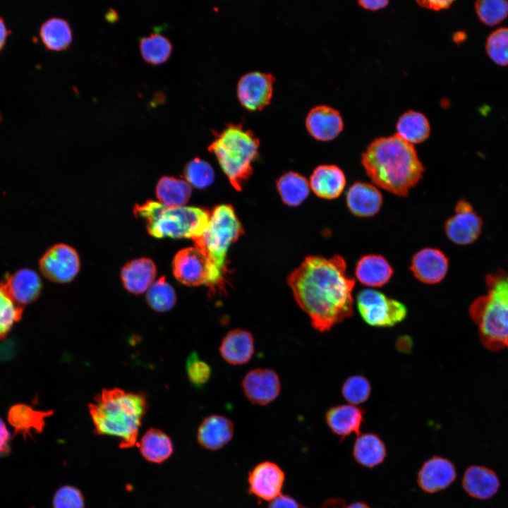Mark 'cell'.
I'll list each match as a JSON object with an SVG mask.
<instances>
[{"label":"cell","mask_w":508,"mask_h":508,"mask_svg":"<svg viewBox=\"0 0 508 508\" xmlns=\"http://www.w3.org/2000/svg\"><path fill=\"white\" fill-rule=\"evenodd\" d=\"M243 233L242 224L234 207L224 204L214 208L204 232L193 241L195 248L204 253L219 269L225 272L228 250Z\"/></svg>","instance_id":"7"},{"label":"cell","mask_w":508,"mask_h":508,"mask_svg":"<svg viewBox=\"0 0 508 508\" xmlns=\"http://www.w3.org/2000/svg\"><path fill=\"white\" fill-rule=\"evenodd\" d=\"M40 35L45 47L54 51L66 49L73 39L69 23L59 17L50 18L43 23Z\"/></svg>","instance_id":"31"},{"label":"cell","mask_w":508,"mask_h":508,"mask_svg":"<svg viewBox=\"0 0 508 508\" xmlns=\"http://www.w3.org/2000/svg\"><path fill=\"white\" fill-rule=\"evenodd\" d=\"M355 274L363 284L379 287L386 284L393 274V269L389 262L380 255H366L356 263Z\"/></svg>","instance_id":"27"},{"label":"cell","mask_w":508,"mask_h":508,"mask_svg":"<svg viewBox=\"0 0 508 508\" xmlns=\"http://www.w3.org/2000/svg\"><path fill=\"white\" fill-rule=\"evenodd\" d=\"M146 409L143 395L119 388L103 389L89 405L95 433L119 437L123 449L136 444Z\"/></svg>","instance_id":"3"},{"label":"cell","mask_w":508,"mask_h":508,"mask_svg":"<svg viewBox=\"0 0 508 508\" xmlns=\"http://www.w3.org/2000/svg\"><path fill=\"white\" fill-rule=\"evenodd\" d=\"M449 260L439 249L425 248L413 256L410 270L420 282L434 284L440 282L446 276Z\"/></svg>","instance_id":"16"},{"label":"cell","mask_w":508,"mask_h":508,"mask_svg":"<svg viewBox=\"0 0 508 508\" xmlns=\"http://www.w3.org/2000/svg\"><path fill=\"white\" fill-rule=\"evenodd\" d=\"M156 272L154 262L150 258H142L126 264L121 270V279L128 292L140 294L152 284Z\"/></svg>","instance_id":"23"},{"label":"cell","mask_w":508,"mask_h":508,"mask_svg":"<svg viewBox=\"0 0 508 508\" xmlns=\"http://www.w3.org/2000/svg\"><path fill=\"white\" fill-rule=\"evenodd\" d=\"M208 147L231 186L241 190L253 172L252 163L258 155L259 139L242 123H229L222 131L214 132Z\"/></svg>","instance_id":"5"},{"label":"cell","mask_w":508,"mask_h":508,"mask_svg":"<svg viewBox=\"0 0 508 508\" xmlns=\"http://www.w3.org/2000/svg\"><path fill=\"white\" fill-rule=\"evenodd\" d=\"M23 308L17 305L0 285V339H4L22 317Z\"/></svg>","instance_id":"37"},{"label":"cell","mask_w":508,"mask_h":508,"mask_svg":"<svg viewBox=\"0 0 508 508\" xmlns=\"http://www.w3.org/2000/svg\"><path fill=\"white\" fill-rule=\"evenodd\" d=\"M284 478V473L276 464L260 463L249 474V491L261 500L272 501L281 495Z\"/></svg>","instance_id":"15"},{"label":"cell","mask_w":508,"mask_h":508,"mask_svg":"<svg viewBox=\"0 0 508 508\" xmlns=\"http://www.w3.org/2000/svg\"><path fill=\"white\" fill-rule=\"evenodd\" d=\"M475 9L480 20L485 25H495L508 16V1L483 0L475 3Z\"/></svg>","instance_id":"38"},{"label":"cell","mask_w":508,"mask_h":508,"mask_svg":"<svg viewBox=\"0 0 508 508\" xmlns=\"http://www.w3.org/2000/svg\"><path fill=\"white\" fill-rule=\"evenodd\" d=\"M306 126L313 138L321 141H328L340 133L344 123L338 111L329 106L318 105L308 112Z\"/></svg>","instance_id":"18"},{"label":"cell","mask_w":508,"mask_h":508,"mask_svg":"<svg viewBox=\"0 0 508 508\" xmlns=\"http://www.w3.org/2000/svg\"><path fill=\"white\" fill-rule=\"evenodd\" d=\"M397 135L405 141L413 144L426 140L430 128L427 118L421 113L408 111L402 114L397 123Z\"/></svg>","instance_id":"32"},{"label":"cell","mask_w":508,"mask_h":508,"mask_svg":"<svg viewBox=\"0 0 508 508\" xmlns=\"http://www.w3.org/2000/svg\"><path fill=\"white\" fill-rule=\"evenodd\" d=\"M361 162L375 185L402 197L419 182L424 171L413 145L397 134L373 140L362 154Z\"/></svg>","instance_id":"2"},{"label":"cell","mask_w":508,"mask_h":508,"mask_svg":"<svg viewBox=\"0 0 508 508\" xmlns=\"http://www.w3.org/2000/svg\"><path fill=\"white\" fill-rule=\"evenodd\" d=\"M456 476V468L451 461L434 456L424 462L418 471L417 481L422 490L434 493L450 485Z\"/></svg>","instance_id":"17"},{"label":"cell","mask_w":508,"mask_h":508,"mask_svg":"<svg viewBox=\"0 0 508 508\" xmlns=\"http://www.w3.org/2000/svg\"><path fill=\"white\" fill-rule=\"evenodd\" d=\"M486 52L490 58L500 66L508 65V28L494 30L488 37Z\"/></svg>","instance_id":"39"},{"label":"cell","mask_w":508,"mask_h":508,"mask_svg":"<svg viewBox=\"0 0 508 508\" xmlns=\"http://www.w3.org/2000/svg\"><path fill=\"white\" fill-rule=\"evenodd\" d=\"M234 423L221 415H211L200 425L197 438L199 444L209 450H217L226 445L233 437Z\"/></svg>","instance_id":"21"},{"label":"cell","mask_w":508,"mask_h":508,"mask_svg":"<svg viewBox=\"0 0 508 508\" xmlns=\"http://www.w3.org/2000/svg\"><path fill=\"white\" fill-rule=\"evenodd\" d=\"M172 270L175 278L188 286L205 284L215 291L224 284L225 272L195 247L179 250L174 258Z\"/></svg>","instance_id":"8"},{"label":"cell","mask_w":508,"mask_h":508,"mask_svg":"<svg viewBox=\"0 0 508 508\" xmlns=\"http://www.w3.org/2000/svg\"><path fill=\"white\" fill-rule=\"evenodd\" d=\"M134 214L146 220L148 233L155 238L192 240L202 234L210 216L203 208L186 205L167 207L154 200L135 205Z\"/></svg>","instance_id":"6"},{"label":"cell","mask_w":508,"mask_h":508,"mask_svg":"<svg viewBox=\"0 0 508 508\" xmlns=\"http://www.w3.org/2000/svg\"><path fill=\"white\" fill-rule=\"evenodd\" d=\"M386 455L385 445L378 435L370 433L358 435L353 447V456L358 464L373 468L382 463Z\"/></svg>","instance_id":"28"},{"label":"cell","mask_w":508,"mask_h":508,"mask_svg":"<svg viewBox=\"0 0 508 508\" xmlns=\"http://www.w3.org/2000/svg\"><path fill=\"white\" fill-rule=\"evenodd\" d=\"M346 200L350 212L361 217L376 214L382 204V195L380 190L373 185L360 181L350 186Z\"/></svg>","instance_id":"19"},{"label":"cell","mask_w":508,"mask_h":508,"mask_svg":"<svg viewBox=\"0 0 508 508\" xmlns=\"http://www.w3.org/2000/svg\"><path fill=\"white\" fill-rule=\"evenodd\" d=\"M417 3L425 8L439 11L450 6L453 1H418Z\"/></svg>","instance_id":"45"},{"label":"cell","mask_w":508,"mask_h":508,"mask_svg":"<svg viewBox=\"0 0 508 508\" xmlns=\"http://www.w3.org/2000/svg\"><path fill=\"white\" fill-rule=\"evenodd\" d=\"M143 456L152 463H162L173 452V445L169 437L163 431L150 428L143 435L140 443Z\"/></svg>","instance_id":"29"},{"label":"cell","mask_w":508,"mask_h":508,"mask_svg":"<svg viewBox=\"0 0 508 508\" xmlns=\"http://www.w3.org/2000/svg\"><path fill=\"white\" fill-rule=\"evenodd\" d=\"M346 508H371L366 503L363 502H356L350 504Z\"/></svg>","instance_id":"48"},{"label":"cell","mask_w":508,"mask_h":508,"mask_svg":"<svg viewBox=\"0 0 508 508\" xmlns=\"http://www.w3.org/2000/svg\"><path fill=\"white\" fill-rule=\"evenodd\" d=\"M346 183L343 171L332 164L318 167L310 179V186L314 193L327 200L338 198L343 192Z\"/></svg>","instance_id":"24"},{"label":"cell","mask_w":508,"mask_h":508,"mask_svg":"<svg viewBox=\"0 0 508 508\" xmlns=\"http://www.w3.org/2000/svg\"><path fill=\"white\" fill-rule=\"evenodd\" d=\"M186 374L190 382L200 387L209 380L212 370L209 364L201 360L196 352H192L186 361Z\"/></svg>","instance_id":"41"},{"label":"cell","mask_w":508,"mask_h":508,"mask_svg":"<svg viewBox=\"0 0 508 508\" xmlns=\"http://www.w3.org/2000/svg\"><path fill=\"white\" fill-rule=\"evenodd\" d=\"M139 47L143 59L155 65L166 61L172 52L169 39L159 32L141 37Z\"/></svg>","instance_id":"34"},{"label":"cell","mask_w":508,"mask_h":508,"mask_svg":"<svg viewBox=\"0 0 508 508\" xmlns=\"http://www.w3.org/2000/svg\"><path fill=\"white\" fill-rule=\"evenodd\" d=\"M371 387L369 381L362 375H353L344 382L341 392L350 404L356 405L365 402L370 397Z\"/></svg>","instance_id":"40"},{"label":"cell","mask_w":508,"mask_h":508,"mask_svg":"<svg viewBox=\"0 0 508 508\" xmlns=\"http://www.w3.org/2000/svg\"><path fill=\"white\" fill-rule=\"evenodd\" d=\"M483 227L481 218L472 205L464 200H459L455 213L445 222L448 238L457 245H468L479 237Z\"/></svg>","instance_id":"12"},{"label":"cell","mask_w":508,"mask_h":508,"mask_svg":"<svg viewBox=\"0 0 508 508\" xmlns=\"http://www.w3.org/2000/svg\"><path fill=\"white\" fill-rule=\"evenodd\" d=\"M274 76L270 73L251 71L243 75L237 84V97L248 110H260L272 99Z\"/></svg>","instance_id":"11"},{"label":"cell","mask_w":508,"mask_h":508,"mask_svg":"<svg viewBox=\"0 0 508 508\" xmlns=\"http://www.w3.org/2000/svg\"><path fill=\"white\" fill-rule=\"evenodd\" d=\"M255 351L254 338L252 334L243 329L230 330L223 338L219 353L223 359L231 365L248 363Z\"/></svg>","instance_id":"20"},{"label":"cell","mask_w":508,"mask_h":508,"mask_svg":"<svg viewBox=\"0 0 508 508\" xmlns=\"http://www.w3.org/2000/svg\"><path fill=\"white\" fill-rule=\"evenodd\" d=\"M11 434L5 423L0 418V456L6 455L10 452L9 442Z\"/></svg>","instance_id":"44"},{"label":"cell","mask_w":508,"mask_h":508,"mask_svg":"<svg viewBox=\"0 0 508 508\" xmlns=\"http://www.w3.org/2000/svg\"><path fill=\"white\" fill-rule=\"evenodd\" d=\"M277 188L282 201L290 206L300 205L309 194V184L306 179L291 171L278 179Z\"/></svg>","instance_id":"33"},{"label":"cell","mask_w":508,"mask_h":508,"mask_svg":"<svg viewBox=\"0 0 508 508\" xmlns=\"http://www.w3.org/2000/svg\"><path fill=\"white\" fill-rule=\"evenodd\" d=\"M358 310L369 325L377 327H392L406 316V307L400 301L389 298L382 292L366 289L356 298Z\"/></svg>","instance_id":"9"},{"label":"cell","mask_w":508,"mask_h":508,"mask_svg":"<svg viewBox=\"0 0 508 508\" xmlns=\"http://www.w3.org/2000/svg\"><path fill=\"white\" fill-rule=\"evenodd\" d=\"M485 284L486 294L471 303L468 313L483 346L498 351L508 349V271L490 273Z\"/></svg>","instance_id":"4"},{"label":"cell","mask_w":508,"mask_h":508,"mask_svg":"<svg viewBox=\"0 0 508 508\" xmlns=\"http://www.w3.org/2000/svg\"><path fill=\"white\" fill-rule=\"evenodd\" d=\"M388 3L389 2L387 0H375V1L360 0V1H358V4L360 6H361L362 7H363L365 9H368L370 11H376V10L385 7Z\"/></svg>","instance_id":"46"},{"label":"cell","mask_w":508,"mask_h":508,"mask_svg":"<svg viewBox=\"0 0 508 508\" xmlns=\"http://www.w3.org/2000/svg\"><path fill=\"white\" fill-rule=\"evenodd\" d=\"M462 486L471 497L486 500L497 492L500 480L492 470L483 466L473 465L466 470L462 478Z\"/></svg>","instance_id":"25"},{"label":"cell","mask_w":508,"mask_h":508,"mask_svg":"<svg viewBox=\"0 0 508 508\" xmlns=\"http://www.w3.org/2000/svg\"><path fill=\"white\" fill-rule=\"evenodd\" d=\"M0 285L13 301L22 308L36 300L42 288L39 274L29 268L7 274Z\"/></svg>","instance_id":"14"},{"label":"cell","mask_w":508,"mask_h":508,"mask_svg":"<svg viewBox=\"0 0 508 508\" xmlns=\"http://www.w3.org/2000/svg\"><path fill=\"white\" fill-rule=\"evenodd\" d=\"M184 177L190 186L198 188H205L213 182L214 172L208 162L195 157L186 165Z\"/></svg>","instance_id":"36"},{"label":"cell","mask_w":508,"mask_h":508,"mask_svg":"<svg viewBox=\"0 0 508 508\" xmlns=\"http://www.w3.org/2000/svg\"><path fill=\"white\" fill-rule=\"evenodd\" d=\"M190 185L183 180L171 176L162 177L156 186L159 202L167 207L184 206L190 199Z\"/></svg>","instance_id":"30"},{"label":"cell","mask_w":508,"mask_h":508,"mask_svg":"<svg viewBox=\"0 0 508 508\" xmlns=\"http://www.w3.org/2000/svg\"><path fill=\"white\" fill-rule=\"evenodd\" d=\"M245 396L253 404L264 406L279 394L281 382L277 373L270 368H255L248 372L241 382Z\"/></svg>","instance_id":"13"},{"label":"cell","mask_w":508,"mask_h":508,"mask_svg":"<svg viewBox=\"0 0 508 508\" xmlns=\"http://www.w3.org/2000/svg\"><path fill=\"white\" fill-rule=\"evenodd\" d=\"M8 35V30L6 25L1 18H0V49L3 47L5 44L6 39Z\"/></svg>","instance_id":"47"},{"label":"cell","mask_w":508,"mask_h":508,"mask_svg":"<svg viewBox=\"0 0 508 508\" xmlns=\"http://www.w3.org/2000/svg\"><path fill=\"white\" fill-rule=\"evenodd\" d=\"M53 413L52 411H38L30 406L18 404L12 406L8 413V421L15 434H20L25 440L31 436L32 431L42 433L45 418Z\"/></svg>","instance_id":"26"},{"label":"cell","mask_w":508,"mask_h":508,"mask_svg":"<svg viewBox=\"0 0 508 508\" xmlns=\"http://www.w3.org/2000/svg\"><path fill=\"white\" fill-rule=\"evenodd\" d=\"M365 411L353 404H341L330 408L326 413V423L341 440L351 434L360 435Z\"/></svg>","instance_id":"22"},{"label":"cell","mask_w":508,"mask_h":508,"mask_svg":"<svg viewBox=\"0 0 508 508\" xmlns=\"http://www.w3.org/2000/svg\"><path fill=\"white\" fill-rule=\"evenodd\" d=\"M288 284L312 326L320 332L329 330L353 315L355 280L347 274L346 261L340 255L307 257L290 274Z\"/></svg>","instance_id":"1"},{"label":"cell","mask_w":508,"mask_h":508,"mask_svg":"<svg viewBox=\"0 0 508 508\" xmlns=\"http://www.w3.org/2000/svg\"><path fill=\"white\" fill-rule=\"evenodd\" d=\"M146 299L148 305L158 312L171 310L176 302V295L173 286L168 283L165 277H162L147 291Z\"/></svg>","instance_id":"35"},{"label":"cell","mask_w":508,"mask_h":508,"mask_svg":"<svg viewBox=\"0 0 508 508\" xmlns=\"http://www.w3.org/2000/svg\"><path fill=\"white\" fill-rule=\"evenodd\" d=\"M54 508H84V497L76 488L65 485L60 488L53 499Z\"/></svg>","instance_id":"42"},{"label":"cell","mask_w":508,"mask_h":508,"mask_svg":"<svg viewBox=\"0 0 508 508\" xmlns=\"http://www.w3.org/2000/svg\"><path fill=\"white\" fill-rule=\"evenodd\" d=\"M39 267L42 274L50 281L67 283L78 273L80 258L73 248L59 243L44 253L39 261Z\"/></svg>","instance_id":"10"},{"label":"cell","mask_w":508,"mask_h":508,"mask_svg":"<svg viewBox=\"0 0 508 508\" xmlns=\"http://www.w3.org/2000/svg\"><path fill=\"white\" fill-rule=\"evenodd\" d=\"M300 504L288 495H280L272 500L268 508H300Z\"/></svg>","instance_id":"43"}]
</instances>
